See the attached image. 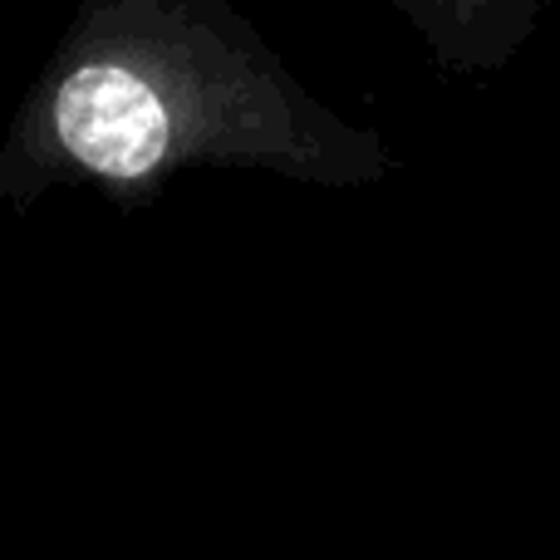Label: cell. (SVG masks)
Returning <instances> with one entry per match:
<instances>
[{"instance_id": "7a4b0ae2", "label": "cell", "mask_w": 560, "mask_h": 560, "mask_svg": "<svg viewBox=\"0 0 560 560\" xmlns=\"http://www.w3.org/2000/svg\"><path fill=\"white\" fill-rule=\"evenodd\" d=\"M423 49L453 74H497L546 20L551 0H388Z\"/></svg>"}, {"instance_id": "6da1fadb", "label": "cell", "mask_w": 560, "mask_h": 560, "mask_svg": "<svg viewBox=\"0 0 560 560\" xmlns=\"http://www.w3.org/2000/svg\"><path fill=\"white\" fill-rule=\"evenodd\" d=\"M187 167L349 192L398 153L310 94L232 0H79L0 138V207L30 212L59 187L133 207Z\"/></svg>"}]
</instances>
